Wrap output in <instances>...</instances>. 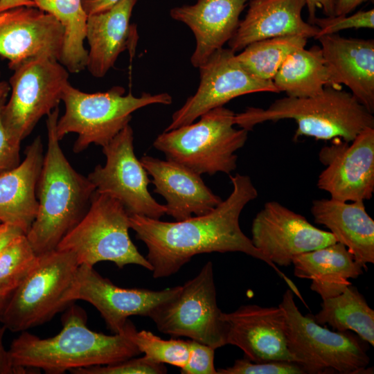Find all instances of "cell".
Segmentation results:
<instances>
[{
	"mask_svg": "<svg viewBox=\"0 0 374 374\" xmlns=\"http://www.w3.org/2000/svg\"><path fill=\"white\" fill-rule=\"evenodd\" d=\"M230 179L233 190L229 197L206 214L176 222L130 215V229L147 247L145 258L152 266L153 277L175 274L198 254L241 252L267 263L298 294L294 283L253 245L240 229L241 212L258 197L250 177L238 173Z\"/></svg>",
	"mask_w": 374,
	"mask_h": 374,
	"instance_id": "obj_1",
	"label": "cell"
},
{
	"mask_svg": "<svg viewBox=\"0 0 374 374\" xmlns=\"http://www.w3.org/2000/svg\"><path fill=\"white\" fill-rule=\"evenodd\" d=\"M62 329L55 336L40 338L25 331L9 349L15 366L42 369L46 373L117 363L141 354L123 334L107 335L87 326L83 309L71 303L62 317Z\"/></svg>",
	"mask_w": 374,
	"mask_h": 374,
	"instance_id": "obj_2",
	"label": "cell"
},
{
	"mask_svg": "<svg viewBox=\"0 0 374 374\" xmlns=\"http://www.w3.org/2000/svg\"><path fill=\"white\" fill-rule=\"evenodd\" d=\"M58 118V107L47 115V150L36 191L38 210L26 235L37 255L57 248L86 214L96 191L63 153L56 134Z\"/></svg>",
	"mask_w": 374,
	"mask_h": 374,
	"instance_id": "obj_3",
	"label": "cell"
},
{
	"mask_svg": "<svg viewBox=\"0 0 374 374\" xmlns=\"http://www.w3.org/2000/svg\"><path fill=\"white\" fill-rule=\"evenodd\" d=\"M293 119L297 125L294 139L300 136L350 142L362 131L374 127V116L350 92L326 86L319 94L305 98L286 96L268 107H248L236 114V125L249 132L267 121Z\"/></svg>",
	"mask_w": 374,
	"mask_h": 374,
	"instance_id": "obj_4",
	"label": "cell"
},
{
	"mask_svg": "<svg viewBox=\"0 0 374 374\" xmlns=\"http://www.w3.org/2000/svg\"><path fill=\"white\" fill-rule=\"evenodd\" d=\"M62 101L64 114L58 118L56 134L62 140L67 134L76 133L73 150L79 153L91 144L102 148L108 144L126 125L135 111L153 104L170 105L168 93L143 92L136 96L114 86L105 92L89 93L73 87L69 82L64 89Z\"/></svg>",
	"mask_w": 374,
	"mask_h": 374,
	"instance_id": "obj_5",
	"label": "cell"
},
{
	"mask_svg": "<svg viewBox=\"0 0 374 374\" xmlns=\"http://www.w3.org/2000/svg\"><path fill=\"white\" fill-rule=\"evenodd\" d=\"M197 123L164 131L153 146L167 159L199 175L230 174L237 168L235 152L242 148L249 131L236 129V114L224 106L203 114Z\"/></svg>",
	"mask_w": 374,
	"mask_h": 374,
	"instance_id": "obj_6",
	"label": "cell"
},
{
	"mask_svg": "<svg viewBox=\"0 0 374 374\" xmlns=\"http://www.w3.org/2000/svg\"><path fill=\"white\" fill-rule=\"evenodd\" d=\"M130 229V215L123 205L95 191L86 214L56 249L71 252L79 266L110 261L118 268L134 264L152 271L148 260L131 240Z\"/></svg>",
	"mask_w": 374,
	"mask_h": 374,
	"instance_id": "obj_7",
	"label": "cell"
},
{
	"mask_svg": "<svg viewBox=\"0 0 374 374\" xmlns=\"http://www.w3.org/2000/svg\"><path fill=\"white\" fill-rule=\"evenodd\" d=\"M279 305L286 318L289 351L305 373H362L367 371L370 358L361 341L345 332H333L316 323L310 314L303 315L288 288Z\"/></svg>",
	"mask_w": 374,
	"mask_h": 374,
	"instance_id": "obj_8",
	"label": "cell"
},
{
	"mask_svg": "<svg viewBox=\"0 0 374 374\" xmlns=\"http://www.w3.org/2000/svg\"><path fill=\"white\" fill-rule=\"evenodd\" d=\"M78 267L70 251L55 249L38 255L35 267L6 302L1 322L22 332L50 321L70 304L65 296Z\"/></svg>",
	"mask_w": 374,
	"mask_h": 374,
	"instance_id": "obj_9",
	"label": "cell"
},
{
	"mask_svg": "<svg viewBox=\"0 0 374 374\" xmlns=\"http://www.w3.org/2000/svg\"><path fill=\"white\" fill-rule=\"evenodd\" d=\"M222 313L217 303L213 263L208 261L149 317L162 333L186 337L215 350L226 345V324Z\"/></svg>",
	"mask_w": 374,
	"mask_h": 374,
	"instance_id": "obj_10",
	"label": "cell"
},
{
	"mask_svg": "<svg viewBox=\"0 0 374 374\" xmlns=\"http://www.w3.org/2000/svg\"><path fill=\"white\" fill-rule=\"evenodd\" d=\"M13 70L1 117L10 138L20 145L38 121L58 107L69 74L58 60L46 57L28 60Z\"/></svg>",
	"mask_w": 374,
	"mask_h": 374,
	"instance_id": "obj_11",
	"label": "cell"
},
{
	"mask_svg": "<svg viewBox=\"0 0 374 374\" xmlns=\"http://www.w3.org/2000/svg\"><path fill=\"white\" fill-rule=\"evenodd\" d=\"M133 143V130L128 124L103 147L106 163L97 165L87 177L96 191L118 200L130 215L160 219L166 214V206L150 193L151 179L135 155Z\"/></svg>",
	"mask_w": 374,
	"mask_h": 374,
	"instance_id": "obj_12",
	"label": "cell"
},
{
	"mask_svg": "<svg viewBox=\"0 0 374 374\" xmlns=\"http://www.w3.org/2000/svg\"><path fill=\"white\" fill-rule=\"evenodd\" d=\"M198 69L200 82L196 92L173 113L171 123L164 131L190 124L203 114L240 96L278 93L273 81L258 79L247 72L229 48L217 50Z\"/></svg>",
	"mask_w": 374,
	"mask_h": 374,
	"instance_id": "obj_13",
	"label": "cell"
},
{
	"mask_svg": "<svg viewBox=\"0 0 374 374\" xmlns=\"http://www.w3.org/2000/svg\"><path fill=\"white\" fill-rule=\"evenodd\" d=\"M326 168L320 173L317 187L330 198L344 201H366L374 193V127L362 131L348 142L335 138L319 152Z\"/></svg>",
	"mask_w": 374,
	"mask_h": 374,
	"instance_id": "obj_14",
	"label": "cell"
},
{
	"mask_svg": "<svg viewBox=\"0 0 374 374\" xmlns=\"http://www.w3.org/2000/svg\"><path fill=\"white\" fill-rule=\"evenodd\" d=\"M181 286L154 291L145 288H123L100 275L93 267L82 265L65 299L71 303L83 300L100 313L107 328L120 334L131 316L150 317L160 304L174 297Z\"/></svg>",
	"mask_w": 374,
	"mask_h": 374,
	"instance_id": "obj_15",
	"label": "cell"
},
{
	"mask_svg": "<svg viewBox=\"0 0 374 374\" xmlns=\"http://www.w3.org/2000/svg\"><path fill=\"white\" fill-rule=\"evenodd\" d=\"M251 240L271 263L283 267L291 265L296 256L337 242L330 232L276 201L266 202L255 216Z\"/></svg>",
	"mask_w": 374,
	"mask_h": 374,
	"instance_id": "obj_16",
	"label": "cell"
},
{
	"mask_svg": "<svg viewBox=\"0 0 374 374\" xmlns=\"http://www.w3.org/2000/svg\"><path fill=\"white\" fill-rule=\"evenodd\" d=\"M64 28L52 15L35 6L0 12V55L14 69L28 60L46 57L60 62Z\"/></svg>",
	"mask_w": 374,
	"mask_h": 374,
	"instance_id": "obj_17",
	"label": "cell"
},
{
	"mask_svg": "<svg viewBox=\"0 0 374 374\" xmlns=\"http://www.w3.org/2000/svg\"><path fill=\"white\" fill-rule=\"evenodd\" d=\"M222 318L226 324V344L238 347L247 359L295 362L287 347L285 314L280 305H243L223 312Z\"/></svg>",
	"mask_w": 374,
	"mask_h": 374,
	"instance_id": "obj_18",
	"label": "cell"
},
{
	"mask_svg": "<svg viewBox=\"0 0 374 374\" xmlns=\"http://www.w3.org/2000/svg\"><path fill=\"white\" fill-rule=\"evenodd\" d=\"M140 161L152 177L154 192L166 201V215L176 221L206 214L222 201L205 184L201 175L179 163L148 155Z\"/></svg>",
	"mask_w": 374,
	"mask_h": 374,
	"instance_id": "obj_19",
	"label": "cell"
},
{
	"mask_svg": "<svg viewBox=\"0 0 374 374\" xmlns=\"http://www.w3.org/2000/svg\"><path fill=\"white\" fill-rule=\"evenodd\" d=\"M332 87L346 86L352 95L374 113V40L346 38L338 33L317 38Z\"/></svg>",
	"mask_w": 374,
	"mask_h": 374,
	"instance_id": "obj_20",
	"label": "cell"
},
{
	"mask_svg": "<svg viewBox=\"0 0 374 374\" xmlns=\"http://www.w3.org/2000/svg\"><path fill=\"white\" fill-rule=\"evenodd\" d=\"M250 0H196L193 5L172 8L170 17L190 28L195 40L190 57L199 68L235 34L240 15Z\"/></svg>",
	"mask_w": 374,
	"mask_h": 374,
	"instance_id": "obj_21",
	"label": "cell"
},
{
	"mask_svg": "<svg viewBox=\"0 0 374 374\" xmlns=\"http://www.w3.org/2000/svg\"><path fill=\"white\" fill-rule=\"evenodd\" d=\"M137 0H120L109 9L87 17L85 39L89 49L86 69L103 78L125 50L133 55L138 40L136 26L130 18Z\"/></svg>",
	"mask_w": 374,
	"mask_h": 374,
	"instance_id": "obj_22",
	"label": "cell"
},
{
	"mask_svg": "<svg viewBox=\"0 0 374 374\" xmlns=\"http://www.w3.org/2000/svg\"><path fill=\"white\" fill-rule=\"evenodd\" d=\"M305 6V0H250L244 18L228 42L229 48L236 53L253 42L269 38H315L319 28L302 18Z\"/></svg>",
	"mask_w": 374,
	"mask_h": 374,
	"instance_id": "obj_23",
	"label": "cell"
},
{
	"mask_svg": "<svg viewBox=\"0 0 374 374\" xmlns=\"http://www.w3.org/2000/svg\"><path fill=\"white\" fill-rule=\"evenodd\" d=\"M26 156L14 168L0 175V222L27 234L37 215V185L44 161L39 136L27 146Z\"/></svg>",
	"mask_w": 374,
	"mask_h": 374,
	"instance_id": "obj_24",
	"label": "cell"
},
{
	"mask_svg": "<svg viewBox=\"0 0 374 374\" xmlns=\"http://www.w3.org/2000/svg\"><path fill=\"white\" fill-rule=\"evenodd\" d=\"M310 212L314 222L328 229L366 269L374 263V220L363 201L314 199Z\"/></svg>",
	"mask_w": 374,
	"mask_h": 374,
	"instance_id": "obj_25",
	"label": "cell"
},
{
	"mask_svg": "<svg viewBox=\"0 0 374 374\" xmlns=\"http://www.w3.org/2000/svg\"><path fill=\"white\" fill-rule=\"evenodd\" d=\"M292 264L294 276L311 280L310 289L322 300L342 293L351 285L349 279L357 278L366 269L338 242L296 256Z\"/></svg>",
	"mask_w": 374,
	"mask_h": 374,
	"instance_id": "obj_26",
	"label": "cell"
},
{
	"mask_svg": "<svg viewBox=\"0 0 374 374\" xmlns=\"http://www.w3.org/2000/svg\"><path fill=\"white\" fill-rule=\"evenodd\" d=\"M278 93L287 96L310 97L332 86L330 75L320 46L299 48L290 54L272 80Z\"/></svg>",
	"mask_w": 374,
	"mask_h": 374,
	"instance_id": "obj_27",
	"label": "cell"
},
{
	"mask_svg": "<svg viewBox=\"0 0 374 374\" xmlns=\"http://www.w3.org/2000/svg\"><path fill=\"white\" fill-rule=\"evenodd\" d=\"M310 316L316 323L339 332L352 330L374 346V310L352 284L339 295L322 300L321 310Z\"/></svg>",
	"mask_w": 374,
	"mask_h": 374,
	"instance_id": "obj_28",
	"label": "cell"
},
{
	"mask_svg": "<svg viewBox=\"0 0 374 374\" xmlns=\"http://www.w3.org/2000/svg\"><path fill=\"white\" fill-rule=\"evenodd\" d=\"M35 7L54 16L64 35L60 62L71 73L86 69L88 50L84 48L87 15L82 0H32Z\"/></svg>",
	"mask_w": 374,
	"mask_h": 374,
	"instance_id": "obj_29",
	"label": "cell"
},
{
	"mask_svg": "<svg viewBox=\"0 0 374 374\" xmlns=\"http://www.w3.org/2000/svg\"><path fill=\"white\" fill-rule=\"evenodd\" d=\"M308 39L296 35L283 36L259 40L236 54L240 65L253 76L272 81L287 56L304 48Z\"/></svg>",
	"mask_w": 374,
	"mask_h": 374,
	"instance_id": "obj_30",
	"label": "cell"
},
{
	"mask_svg": "<svg viewBox=\"0 0 374 374\" xmlns=\"http://www.w3.org/2000/svg\"><path fill=\"white\" fill-rule=\"evenodd\" d=\"M37 259L25 234L13 239L0 254V296L10 297L35 267Z\"/></svg>",
	"mask_w": 374,
	"mask_h": 374,
	"instance_id": "obj_31",
	"label": "cell"
},
{
	"mask_svg": "<svg viewBox=\"0 0 374 374\" xmlns=\"http://www.w3.org/2000/svg\"><path fill=\"white\" fill-rule=\"evenodd\" d=\"M139 348L144 356L151 361L168 364L180 368H183L188 359V341L171 339L164 340L150 331H138L128 319L122 332Z\"/></svg>",
	"mask_w": 374,
	"mask_h": 374,
	"instance_id": "obj_32",
	"label": "cell"
},
{
	"mask_svg": "<svg viewBox=\"0 0 374 374\" xmlns=\"http://www.w3.org/2000/svg\"><path fill=\"white\" fill-rule=\"evenodd\" d=\"M74 374H163L164 364L150 360L145 356L132 357L117 363L80 368L70 371Z\"/></svg>",
	"mask_w": 374,
	"mask_h": 374,
	"instance_id": "obj_33",
	"label": "cell"
},
{
	"mask_svg": "<svg viewBox=\"0 0 374 374\" xmlns=\"http://www.w3.org/2000/svg\"><path fill=\"white\" fill-rule=\"evenodd\" d=\"M217 374H306L303 368L292 361L271 360L254 362L247 358L236 359L225 368L217 370Z\"/></svg>",
	"mask_w": 374,
	"mask_h": 374,
	"instance_id": "obj_34",
	"label": "cell"
},
{
	"mask_svg": "<svg viewBox=\"0 0 374 374\" xmlns=\"http://www.w3.org/2000/svg\"><path fill=\"white\" fill-rule=\"evenodd\" d=\"M313 25L319 28V32L315 39L325 35L338 33L341 30L349 28L373 29L374 9L359 10L350 16L316 17Z\"/></svg>",
	"mask_w": 374,
	"mask_h": 374,
	"instance_id": "obj_35",
	"label": "cell"
},
{
	"mask_svg": "<svg viewBox=\"0 0 374 374\" xmlns=\"http://www.w3.org/2000/svg\"><path fill=\"white\" fill-rule=\"evenodd\" d=\"M10 85L6 82L0 91V175L10 170L19 164L20 145L15 143L8 136L1 117V112L7 100Z\"/></svg>",
	"mask_w": 374,
	"mask_h": 374,
	"instance_id": "obj_36",
	"label": "cell"
},
{
	"mask_svg": "<svg viewBox=\"0 0 374 374\" xmlns=\"http://www.w3.org/2000/svg\"><path fill=\"white\" fill-rule=\"evenodd\" d=\"M189 356L181 368L182 374H217L214 366L215 349L195 340H187Z\"/></svg>",
	"mask_w": 374,
	"mask_h": 374,
	"instance_id": "obj_37",
	"label": "cell"
},
{
	"mask_svg": "<svg viewBox=\"0 0 374 374\" xmlns=\"http://www.w3.org/2000/svg\"><path fill=\"white\" fill-rule=\"evenodd\" d=\"M7 328L3 325L0 326V374H23L27 369L15 365L9 350H6L3 344V337Z\"/></svg>",
	"mask_w": 374,
	"mask_h": 374,
	"instance_id": "obj_38",
	"label": "cell"
},
{
	"mask_svg": "<svg viewBox=\"0 0 374 374\" xmlns=\"http://www.w3.org/2000/svg\"><path fill=\"white\" fill-rule=\"evenodd\" d=\"M308 10V23L313 25L317 9H322L326 17L335 15L336 0H305Z\"/></svg>",
	"mask_w": 374,
	"mask_h": 374,
	"instance_id": "obj_39",
	"label": "cell"
},
{
	"mask_svg": "<svg viewBox=\"0 0 374 374\" xmlns=\"http://www.w3.org/2000/svg\"><path fill=\"white\" fill-rule=\"evenodd\" d=\"M120 0H82L84 12L87 16L104 12Z\"/></svg>",
	"mask_w": 374,
	"mask_h": 374,
	"instance_id": "obj_40",
	"label": "cell"
},
{
	"mask_svg": "<svg viewBox=\"0 0 374 374\" xmlns=\"http://www.w3.org/2000/svg\"><path fill=\"white\" fill-rule=\"evenodd\" d=\"M21 234L24 233L19 228L0 222V254L13 239Z\"/></svg>",
	"mask_w": 374,
	"mask_h": 374,
	"instance_id": "obj_41",
	"label": "cell"
},
{
	"mask_svg": "<svg viewBox=\"0 0 374 374\" xmlns=\"http://www.w3.org/2000/svg\"><path fill=\"white\" fill-rule=\"evenodd\" d=\"M373 0H336L335 15H347L364 2Z\"/></svg>",
	"mask_w": 374,
	"mask_h": 374,
	"instance_id": "obj_42",
	"label": "cell"
},
{
	"mask_svg": "<svg viewBox=\"0 0 374 374\" xmlns=\"http://www.w3.org/2000/svg\"><path fill=\"white\" fill-rule=\"evenodd\" d=\"M19 6H35V5L32 0H0V12Z\"/></svg>",
	"mask_w": 374,
	"mask_h": 374,
	"instance_id": "obj_43",
	"label": "cell"
},
{
	"mask_svg": "<svg viewBox=\"0 0 374 374\" xmlns=\"http://www.w3.org/2000/svg\"><path fill=\"white\" fill-rule=\"evenodd\" d=\"M9 297H5L0 296V315L5 307L6 302L8 301Z\"/></svg>",
	"mask_w": 374,
	"mask_h": 374,
	"instance_id": "obj_44",
	"label": "cell"
},
{
	"mask_svg": "<svg viewBox=\"0 0 374 374\" xmlns=\"http://www.w3.org/2000/svg\"><path fill=\"white\" fill-rule=\"evenodd\" d=\"M4 84H5V82H0V91L2 89V87H3Z\"/></svg>",
	"mask_w": 374,
	"mask_h": 374,
	"instance_id": "obj_45",
	"label": "cell"
}]
</instances>
